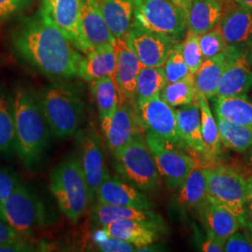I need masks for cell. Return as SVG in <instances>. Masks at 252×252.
Instances as JSON below:
<instances>
[{
	"mask_svg": "<svg viewBox=\"0 0 252 252\" xmlns=\"http://www.w3.org/2000/svg\"><path fill=\"white\" fill-rule=\"evenodd\" d=\"M76 136L78 157L90 189L92 200H94L101 183L110 176L105 161L102 137L93 126L78 130Z\"/></svg>",
	"mask_w": 252,
	"mask_h": 252,
	"instance_id": "obj_10",
	"label": "cell"
},
{
	"mask_svg": "<svg viewBox=\"0 0 252 252\" xmlns=\"http://www.w3.org/2000/svg\"><path fill=\"white\" fill-rule=\"evenodd\" d=\"M92 220L101 227L108 225L110 222L122 220H133L139 221H148L158 223L159 216L150 209L136 207H121L114 205L102 204L97 202L92 208Z\"/></svg>",
	"mask_w": 252,
	"mask_h": 252,
	"instance_id": "obj_26",
	"label": "cell"
},
{
	"mask_svg": "<svg viewBox=\"0 0 252 252\" xmlns=\"http://www.w3.org/2000/svg\"><path fill=\"white\" fill-rule=\"evenodd\" d=\"M243 153V169L247 175L252 173V145Z\"/></svg>",
	"mask_w": 252,
	"mask_h": 252,
	"instance_id": "obj_47",
	"label": "cell"
},
{
	"mask_svg": "<svg viewBox=\"0 0 252 252\" xmlns=\"http://www.w3.org/2000/svg\"><path fill=\"white\" fill-rule=\"evenodd\" d=\"M180 50L189 71L194 74L204 62L200 48V35L188 30L183 42L180 43Z\"/></svg>",
	"mask_w": 252,
	"mask_h": 252,
	"instance_id": "obj_36",
	"label": "cell"
},
{
	"mask_svg": "<svg viewBox=\"0 0 252 252\" xmlns=\"http://www.w3.org/2000/svg\"><path fill=\"white\" fill-rule=\"evenodd\" d=\"M126 38L145 66H162L176 45L169 38L140 27L135 22L132 23Z\"/></svg>",
	"mask_w": 252,
	"mask_h": 252,
	"instance_id": "obj_14",
	"label": "cell"
},
{
	"mask_svg": "<svg viewBox=\"0 0 252 252\" xmlns=\"http://www.w3.org/2000/svg\"><path fill=\"white\" fill-rule=\"evenodd\" d=\"M225 252H252V239L247 234L236 231L226 239Z\"/></svg>",
	"mask_w": 252,
	"mask_h": 252,
	"instance_id": "obj_41",
	"label": "cell"
},
{
	"mask_svg": "<svg viewBox=\"0 0 252 252\" xmlns=\"http://www.w3.org/2000/svg\"><path fill=\"white\" fill-rule=\"evenodd\" d=\"M21 181L16 172L0 165V201L9 197Z\"/></svg>",
	"mask_w": 252,
	"mask_h": 252,
	"instance_id": "obj_40",
	"label": "cell"
},
{
	"mask_svg": "<svg viewBox=\"0 0 252 252\" xmlns=\"http://www.w3.org/2000/svg\"><path fill=\"white\" fill-rule=\"evenodd\" d=\"M205 175L207 199L233 212L242 226L248 198L245 175L224 165L205 167Z\"/></svg>",
	"mask_w": 252,
	"mask_h": 252,
	"instance_id": "obj_8",
	"label": "cell"
},
{
	"mask_svg": "<svg viewBox=\"0 0 252 252\" xmlns=\"http://www.w3.org/2000/svg\"><path fill=\"white\" fill-rule=\"evenodd\" d=\"M156 228L157 223L155 222L122 220L102 227L101 231L108 236L133 244L139 250L151 246L156 241Z\"/></svg>",
	"mask_w": 252,
	"mask_h": 252,
	"instance_id": "obj_20",
	"label": "cell"
},
{
	"mask_svg": "<svg viewBox=\"0 0 252 252\" xmlns=\"http://www.w3.org/2000/svg\"><path fill=\"white\" fill-rule=\"evenodd\" d=\"M21 238H27V237L18 233L16 230H14L7 222L0 220V243L7 242L10 240H15V239H21Z\"/></svg>",
	"mask_w": 252,
	"mask_h": 252,
	"instance_id": "obj_45",
	"label": "cell"
},
{
	"mask_svg": "<svg viewBox=\"0 0 252 252\" xmlns=\"http://www.w3.org/2000/svg\"><path fill=\"white\" fill-rule=\"evenodd\" d=\"M0 220H3V217H2V214H1V211H0Z\"/></svg>",
	"mask_w": 252,
	"mask_h": 252,
	"instance_id": "obj_53",
	"label": "cell"
},
{
	"mask_svg": "<svg viewBox=\"0 0 252 252\" xmlns=\"http://www.w3.org/2000/svg\"><path fill=\"white\" fill-rule=\"evenodd\" d=\"M247 55H248V59L250 61V63H252V43L251 46L249 47L248 49V52H247Z\"/></svg>",
	"mask_w": 252,
	"mask_h": 252,
	"instance_id": "obj_51",
	"label": "cell"
},
{
	"mask_svg": "<svg viewBox=\"0 0 252 252\" xmlns=\"http://www.w3.org/2000/svg\"><path fill=\"white\" fill-rule=\"evenodd\" d=\"M171 1L176 3V4H178V5H180L182 8H185L191 0H171Z\"/></svg>",
	"mask_w": 252,
	"mask_h": 252,
	"instance_id": "obj_50",
	"label": "cell"
},
{
	"mask_svg": "<svg viewBox=\"0 0 252 252\" xmlns=\"http://www.w3.org/2000/svg\"><path fill=\"white\" fill-rule=\"evenodd\" d=\"M36 96L54 137L65 139L78 132L85 104L75 85L63 81L53 82L36 92Z\"/></svg>",
	"mask_w": 252,
	"mask_h": 252,
	"instance_id": "obj_3",
	"label": "cell"
},
{
	"mask_svg": "<svg viewBox=\"0 0 252 252\" xmlns=\"http://www.w3.org/2000/svg\"><path fill=\"white\" fill-rule=\"evenodd\" d=\"M235 3H237L238 5H241L245 8L252 9V0H233Z\"/></svg>",
	"mask_w": 252,
	"mask_h": 252,
	"instance_id": "obj_49",
	"label": "cell"
},
{
	"mask_svg": "<svg viewBox=\"0 0 252 252\" xmlns=\"http://www.w3.org/2000/svg\"><path fill=\"white\" fill-rule=\"evenodd\" d=\"M145 137L161 177L171 189L180 188L196 164V159L172 143L145 130Z\"/></svg>",
	"mask_w": 252,
	"mask_h": 252,
	"instance_id": "obj_9",
	"label": "cell"
},
{
	"mask_svg": "<svg viewBox=\"0 0 252 252\" xmlns=\"http://www.w3.org/2000/svg\"><path fill=\"white\" fill-rule=\"evenodd\" d=\"M115 69V45H105L94 49L81 57L77 75L82 80L91 82L107 76L114 77Z\"/></svg>",
	"mask_w": 252,
	"mask_h": 252,
	"instance_id": "obj_21",
	"label": "cell"
},
{
	"mask_svg": "<svg viewBox=\"0 0 252 252\" xmlns=\"http://www.w3.org/2000/svg\"><path fill=\"white\" fill-rule=\"evenodd\" d=\"M207 199V179L205 175V167L201 166L196 159V164L180 186L177 202L180 207L193 208L200 207Z\"/></svg>",
	"mask_w": 252,
	"mask_h": 252,
	"instance_id": "obj_29",
	"label": "cell"
},
{
	"mask_svg": "<svg viewBox=\"0 0 252 252\" xmlns=\"http://www.w3.org/2000/svg\"><path fill=\"white\" fill-rule=\"evenodd\" d=\"M251 100H252V97H251Z\"/></svg>",
	"mask_w": 252,
	"mask_h": 252,
	"instance_id": "obj_54",
	"label": "cell"
},
{
	"mask_svg": "<svg viewBox=\"0 0 252 252\" xmlns=\"http://www.w3.org/2000/svg\"><path fill=\"white\" fill-rule=\"evenodd\" d=\"M160 96L174 108L192 103L197 96L194 74L190 73L180 81L167 82L161 92Z\"/></svg>",
	"mask_w": 252,
	"mask_h": 252,
	"instance_id": "obj_35",
	"label": "cell"
},
{
	"mask_svg": "<svg viewBox=\"0 0 252 252\" xmlns=\"http://www.w3.org/2000/svg\"><path fill=\"white\" fill-rule=\"evenodd\" d=\"M80 26L89 51L105 45H116V38L103 16L101 0H81Z\"/></svg>",
	"mask_w": 252,
	"mask_h": 252,
	"instance_id": "obj_18",
	"label": "cell"
},
{
	"mask_svg": "<svg viewBox=\"0 0 252 252\" xmlns=\"http://www.w3.org/2000/svg\"><path fill=\"white\" fill-rule=\"evenodd\" d=\"M163 70L167 82L180 81L191 73L181 54L180 43L176 44L172 49L163 63Z\"/></svg>",
	"mask_w": 252,
	"mask_h": 252,
	"instance_id": "obj_37",
	"label": "cell"
},
{
	"mask_svg": "<svg viewBox=\"0 0 252 252\" xmlns=\"http://www.w3.org/2000/svg\"><path fill=\"white\" fill-rule=\"evenodd\" d=\"M230 47V56L220 82L217 97L247 95L252 89V65L245 51Z\"/></svg>",
	"mask_w": 252,
	"mask_h": 252,
	"instance_id": "obj_15",
	"label": "cell"
},
{
	"mask_svg": "<svg viewBox=\"0 0 252 252\" xmlns=\"http://www.w3.org/2000/svg\"><path fill=\"white\" fill-rule=\"evenodd\" d=\"M221 145L229 150L243 153L252 145V127L230 122L216 115Z\"/></svg>",
	"mask_w": 252,
	"mask_h": 252,
	"instance_id": "obj_32",
	"label": "cell"
},
{
	"mask_svg": "<svg viewBox=\"0 0 252 252\" xmlns=\"http://www.w3.org/2000/svg\"><path fill=\"white\" fill-rule=\"evenodd\" d=\"M116 69L114 80L117 85L120 104L126 101L135 103V87L138 74L144 66L131 49L126 36L116 40Z\"/></svg>",
	"mask_w": 252,
	"mask_h": 252,
	"instance_id": "obj_17",
	"label": "cell"
},
{
	"mask_svg": "<svg viewBox=\"0 0 252 252\" xmlns=\"http://www.w3.org/2000/svg\"><path fill=\"white\" fill-rule=\"evenodd\" d=\"M91 92L95 100L100 120L115 112L120 104V95L114 77L107 76L91 81Z\"/></svg>",
	"mask_w": 252,
	"mask_h": 252,
	"instance_id": "obj_33",
	"label": "cell"
},
{
	"mask_svg": "<svg viewBox=\"0 0 252 252\" xmlns=\"http://www.w3.org/2000/svg\"><path fill=\"white\" fill-rule=\"evenodd\" d=\"M135 103L119 104L115 112L101 120V128L109 152L114 154L128 144L135 135L144 131Z\"/></svg>",
	"mask_w": 252,
	"mask_h": 252,
	"instance_id": "obj_12",
	"label": "cell"
},
{
	"mask_svg": "<svg viewBox=\"0 0 252 252\" xmlns=\"http://www.w3.org/2000/svg\"><path fill=\"white\" fill-rule=\"evenodd\" d=\"M0 211L3 220L26 237L35 229L49 225L54 220L42 199L23 181L9 197L0 201Z\"/></svg>",
	"mask_w": 252,
	"mask_h": 252,
	"instance_id": "obj_5",
	"label": "cell"
},
{
	"mask_svg": "<svg viewBox=\"0 0 252 252\" xmlns=\"http://www.w3.org/2000/svg\"><path fill=\"white\" fill-rule=\"evenodd\" d=\"M225 239L219 238L213 234H207V239L201 246V251L204 252H224Z\"/></svg>",
	"mask_w": 252,
	"mask_h": 252,
	"instance_id": "obj_44",
	"label": "cell"
},
{
	"mask_svg": "<svg viewBox=\"0 0 252 252\" xmlns=\"http://www.w3.org/2000/svg\"><path fill=\"white\" fill-rule=\"evenodd\" d=\"M15 108L12 92L0 84V155L15 151Z\"/></svg>",
	"mask_w": 252,
	"mask_h": 252,
	"instance_id": "obj_30",
	"label": "cell"
},
{
	"mask_svg": "<svg viewBox=\"0 0 252 252\" xmlns=\"http://www.w3.org/2000/svg\"><path fill=\"white\" fill-rule=\"evenodd\" d=\"M230 56V47L228 46L221 54L206 59L194 73L196 91L207 99L215 97L222 74Z\"/></svg>",
	"mask_w": 252,
	"mask_h": 252,
	"instance_id": "obj_24",
	"label": "cell"
},
{
	"mask_svg": "<svg viewBox=\"0 0 252 252\" xmlns=\"http://www.w3.org/2000/svg\"><path fill=\"white\" fill-rule=\"evenodd\" d=\"M14 53L43 76L54 81L72 79L81 54L39 12L22 19L11 34Z\"/></svg>",
	"mask_w": 252,
	"mask_h": 252,
	"instance_id": "obj_1",
	"label": "cell"
},
{
	"mask_svg": "<svg viewBox=\"0 0 252 252\" xmlns=\"http://www.w3.org/2000/svg\"><path fill=\"white\" fill-rule=\"evenodd\" d=\"M228 46L245 51L252 43V9L233 2L222 6V13L218 25Z\"/></svg>",
	"mask_w": 252,
	"mask_h": 252,
	"instance_id": "obj_16",
	"label": "cell"
},
{
	"mask_svg": "<svg viewBox=\"0 0 252 252\" xmlns=\"http://www.w3.org/2000/svg\"><path fill=\"white\" fill-rule=\"evenodd\" d=\"M32 0H0V21L11 18L27 9Z\"/></svg>",
	"mask_w": 252,
	"mask_h": 252,
	"instance_id": "obj_42",
	"label": "cell"
},
{
	"mask_svg": "<svg viewBox=\"0 0 252 252\" xmlns=\"http://www.w3.org/2000/svg\"><path fill=\"white\" fill-rule=\"evenodd\" d=\"M112 155L115 170L135 188L147 192L159 188L162 177L143 132Z\"/></svg>",
	"mask_w": 252,
	"mask_h": 252,
	"instance_id": "obj_6",
	"label": "cell"
},
{
	"mask_svg": "<svg viewBox=\"0 0 252 252\" xmlns=\"http://www.w3.org/2000/svg\"><path fill=\"white\" fill-rule=\"evenodd\" d=\"M217 1H219L220 3H223V2H225L226 0H217Z\"/></svg>",
	"mask_w": 252,
	"mask_h": 252,
	"instance_id": "obj_52",
	"label": "cell"
},
{
	"mask_svg": "<svg viewBox=\"0 0 252 252\" xmlns=\"http://www.w3.org/2000/svg\"><path fill=\"white\" fill-rule=\"evenodd\" d=\"M94 243L97 251L104 252H133L138 249L133 244L128 243L115 237L108 236L101 230L94 236Z\"/></svg>",
	"mask_w": 252,
	"mask_h": 252,
	"instance_id": "obj_39",
	"label": "cell"
},
{
	"mask_svg": "<svg viewBox=\"0 0 252 252\" xmlns=\"http://www.w3.org/2000/svg\"><path fill=\"white\" fill-rule=\"evenodd\" d=\"M227 47L225 38L218 27L200 35V48L204 60L221 54Z\"/></svg>",
	"mask_w": 252,
	"mask_h": 252,
	"instance_id": "obj_38",
	"label": "cell"
},
{
	"mask_svg": "<svg viewBox=\"0 0 252 252\" xmlns=\"http://www.w3.org/2000/svg\"><path fill=\"white\" fill-rule=\"evenodd\" d=\"M133 22L175 44L187 33L185 9L171 0H137Z\"/></svg>",
	"mask_w": 252,
	"mask_h": 252,
	"instance_id": "obj_7",
	"label": "cell"
},
{
	"mask_svg": "<svg viewBox=\"0 0 252 252\" xmlns=\"http://www.w3.org/2000/svg\"><path fill=\"white\" fill-rule=\"evenodd\" d=\"M49 186L60 211L77 223L93 201L78 155L66 156L53 168Z\"/></svg>",
	"mask_w": 252,
	"mask_h": 252,
	"instance_id": "obj_4",
	"label": "cell"
},
{
	"mask_svg": "<svg viewBox=\"0 0 252 252\" xmlns=\"http://www.w3.org/2000/svg\"><path fill=\"white\" fill-rule=\"evenodd\" d=\"M177 122L181 139L195 153H204L201 133V115L196 99L187 106L176 109Z\"/></svg>",
	"mask_w": 252,
	"mask_h": 252,
	"instance_id": "obj_27",
	"label": "cell"
},
{
	"mask_svg": "<svg viewBox=\"0 0 252 252\" xmlns=\"http://www.w3.org/2000/svg\"><path fill=\"white\" fill-rule=\"evenodd\" d=\"M215 113L230 122L252 127V101L248 95L213 97Z\"/></svg>",
	"mask_w": 252,
	"mask_h": 252,
	"instance_id": "obj_31",
	"label": "cell"
},
{
	"mask_svg": "<svg viewBox=\"0 0 252 252\" xmlns=\"http://www.w3.org/2000/svg\"><path fill=\"white\" fill-rule=\"evenodd\" d=\"M252 239V196H248L245 205L243 224L241 226Z\"/></svg>",
	"mask_w": 252,
	"mask_h": 252,
	"instance_id": "obj_46",
	"label": "cell"
},
{
	"mask_svg": "<svg viewBox=\"0 0 252 252\" xmlns=\"http://www.w3.org/2000/svg\"><path fill=\"white\" fill-rule=\"evenodd\" d=\"M246 182H247V189H248V196H252V173L245 175Z\"/></svg>",
	"mask_w": 252,
	"mask_h": 252,
	"instance_id": "obj_48",
	"label": "cell"
},
{
	"mask_svg": "<svg viewBox=\"0 0 252 252\" xmlns=\"http://www.w3.org/2000/svg\"><path fill=\"white\" fill-rule=\"evenodd\" d=\"M184 9L187 30L203 35L218 27L222 4L217 0H191Z\"/></svg>",
	"mask_w": 252,
	"mask_h": 252,
	"instance_id": "obj_22",
	"label": "cell"
},
{
	"mask_svg": "<svg viewBox=\"0 0 252 252\" xmlns=\"http://www.w3.org/2000/svg\"><path fill=\"white\" fill-rule=\"evenodd\" d=\"M137 0H101L103 16L114 37L126 36L132 26Z\"/></svg>",
	"mask_w": 252,
	"mask_h": 252,
	"instance_id": "obj_25",
	"label": "cell"
},
{
	"mask_svg": "<svg viewBox=\"0 0 252 252\" xmlns=\"http://www.w3.org/2000/svg\"><path fill=\"white\" fill-rule=\"evenodd\" d=\"M199 209L207 234L226 240L241 227L239 219L233 212L208 199L199 207Z\"/></svg>",
	"mask_w": 252,
	"mask_h": 252,
	"instance_id": "obj_23",
	"label": "cell"
},
{
	"mask_svg": "<svg viewBox=\"0 0 252 252\" xmlns=\"http://www.w3.org/2000/svg\"><path fill=\"white\" fill-rule=\"evenodd\" d=\"M54 25L77 50L86 54V44L80 26L81 0H42L38 11Z\"/></svg>",
	"mask_w": 252,
	"mask_h": 252,
	"instance_id": "obj_11",
	"label": "cell"
},
{
	"mask_svg": "<svg viewBox=\"0 0 252 252\" xmlns=\"http://www.w3.org/2000/svg\"><path fill=\"white\" fill-rule=\"evenodd\" d=\"M35 251V248L27 241V238L0 243V252H28Z\"/></svg>",
	"mask_w": 252,
	"mask_h": 252,
	"instance_id": "obj_43",
	"label": "cell"
},
{
	"mask_svg": "<svg viewBox=\"0 0 252 252\" xmlns=\"http://www.w3.org/2000/svg\"><path fill=\"white\" fill-rule=\"evenodd\" d=\"M196 101L201 115V133L204 144L203 155L208 162H213L216 161L221 148L218 124L212 114L207 97L197 93Z\"/></svg>",
	"mask_w": 252,
	"mask_h": 252,
	"instance_id": "obj_28",
	"label": "cell"
},
{
	"mask_svg": "<svg viewBox=\"0 0 252 252\" xmlns=\"http://www.w3.org/2000/svg\"><path fill=\"white\" fill-rule=\"evenodd\" d=\"M95 199L102 204L150 209L152 202L134 185L119 177L109 176L104 180L95 193Z\"/></svg>",
	"mask_w": 252,
	"mask_h": 252,
	"instance_id": "obj_19",
	"label": "cell"
},
{
	"mask_svg": "<svg viewBox=\"0 0 252 252\" xmlns=\"http://www.w3.org/2000/svg\"><path fill=\"white\" fill-rule=\"evenodd\" d=\"M15 151L28 171L40 170L47 160L52 131L40 108L36 92L23 84L13 87Z\"/></svg>",
	"mask_w": 252,
	"mask_h": 252,
	"instance_id": "obj_2",
	"label": "cell"
},
{
	"mask_svg": "<svg viewBox=\"0 0 252 252\" xmlns=\"http://www.w3.org/2000/svg\"><path fill=\"white\" fill-rule=\"evenodd\" d=\"M167 83L163 66H143L138 74L135 87L136 104L160 95Z\"/></svg>",
	"mask_w": 252,
	"mask_h": 252,
	"instance_id": "obj_34",
	"label": "cell"
},
{
	"mask_svg": "<svg viewBox=\"0 0 252 252\" xmlns=\"http://www.w3.org/2000/svg\"><path fill=\"white\" fill-rule=\"evenodd\" d=\"M136 105L145 130L172 143L184 144L179 131L176 109L163 101L160 95Z\"/></svg>",
	"mask_w": 252,
	"mask_h": 252,
	"instance_id": "obj_13",
	"label": "cell"
}]
</instances>
